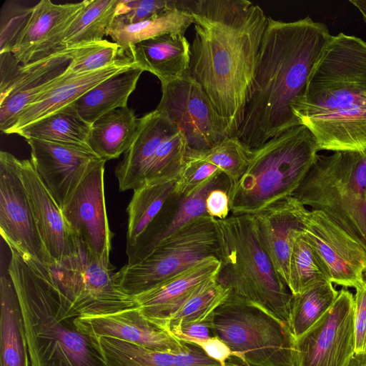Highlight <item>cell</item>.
Masks as SVG:
<instances>
[{
  "mask_svg": "<svg viewBox=\"0 0 366 366\" xmlns=\"http://www.w3.org/2000/svg\"><path fill=\"white\" fill-rule=\"evenodd\" d=\"M193 17L188 75L207 93L236 137L252 89L268 24L262 9L247 0L183 1Z\"/></svg>",
  "mask_w": 366,
  "mask_h": 366,
  "instance_id": "6da1fadb",
  "label": "cell"
},
{
  "mask_svg": "<svg viewBox=\"0 0 366 366\" xmlns=\"http://www.w3.org/2000/svg\"><path fill=\"white\" fill-rule=\"evenodd\" d=\"M332 35L310 16L282 21L268 16L243 121L236 137L254 149L300 125L292 108Z\"/></svg>",
  "mask_w": 366,
  "mask_h": 366,
  "instance_id": "7a4b0ae2",
  "label": "cell"
},
{
  "mask_svg": "<svg viewBox=\"0 0 366 366\" xmlns=\"http://www.w3.org/2000/svg\"><path fill=\"white\" fill-rule=\"evenodd\" d=\"M292 111L319 151H365L366 42L344 33L332 36Z\"/></svg>",
  "mask_w": 366,
  "mask_h": 366,
  "instance_id": "3957f363",
  "label": "cell"
},
{
  "mask_svg": "<svg viewBox=\"0 0 366 366\" xmlns=\"http://www.w3.org/2000/svg\"><path fill=\"white\" fill-rule=\"evenodd\" d=\"M8 272L16 291L31 366H109L97 337L75 325L77 316L64 306L45 268L10 249Z\"/></svg>",
  "mask_w": 366,
  "mask_h": 366,
  "instance_id": "277c9868",
  "label": "cell"
},
{
  "mask_svg": "<svg viewBox=\"0 0 366 366\" xmlns=\"http://www.w3.org/2000/svg\"><path fill=\"white\" fill-rule=\"evenodd\" d=\"M218 279L229 296L257 307L289 327L292 295L262 247L254 215L215 219Z\"/></svg>",
  "mask_w": 366,
  "mask_h": 366,
  "instance_id": "5b68a950",
  "label": "cell"
},
{
  "mask_svg": "<svg viewBox=\"0 0 366 366\" xmlns=\"http://www.w3.org/2000/svg\"><path fill=\"white\" fill-rule=\"evenodd\" d=\"M318 151L315 136L302 124L252 149L244 172L227 189L232 214L254 215L293 196L314 164Z\"/></svg>",
  "mask_w": 366,
  "mask_h": 366,
  "instance_id": "8992f818",
  "label": "cell"
},
{
  "mask_svg": "<svg viewBox=\"0 0 366 366\" xmlns=\"http://www.w3.org/2000/svg\"><path fill=\"white\" fill-rule=\"evenodd\" d=\"M214 336L249 366H298L296 340L288 327L230 296L213 312Z\"/></svg>",
  "mask_w": 366,
  "mask_h": 366,
  "instance_id": "52a82bcc",
  "label": "cell"
},
{
  "mask_svg": "<svg viewBox=\"0 0 366 366\" xmlns=\"http://www.w3.org/2000/svg\"><path fill=\"white\" fill-rule=\"evenodd\" d=\"M76 239L73 254L45 267L64 306L77 317L105 315L138 307L134 297L118 288L111 262L96 258Z\"/></svg>",
  "mask_w": 366,
  "mask_h": 366,
  "instance_id": "ba28073f",
  "label": "cell"
},
{
  "mask_svg": "<svg viewBox=\"0 0 366 366\" xmlns=\"http://www.w3.org/2000/svg\"><path fill=\"white\" fill-rule=\"evenodd\" d=\"M218 257L214 218L201 216L160 243L145 259L116 272L118 288L135 297L199 261Z\"/></svg>",
  "mask_w": 366,
  "mask_h": 366,
  "instance_id": "9c48e42d",
  "label": "cell"
},
{
  "mask_svg": "<svg viewBox=\"0 0 366 366\" xmlns=\"http://www.w3.org/2000/svg\"><path fill=\"white\" fill-rule=\"evenodd\" d=\"M293 197L325 213L366 247V194L348 174V152L317 154Z\"/></svg>",
  "mask_w": 366,
  "mask_h": 366,
  "instance_id": "30bf717a",
  "label": "cell"
},
{
  "mask_svg": "<svg viewBox=\"0 0 366 366\" xmlns=\"http://www.w3.org/2000/svg\"><path fill=\"white\" fill-rule=\"evenodd\" d=\"M156 109L182 132L187 149H209L229 137L227 124L208 95L189 75L162 85Z\"/></svg>",
  "mask_w": 366,
  "mask_h": 366,
  "instance_id": "8fae6325",
  "label": "cell"
},
{
  "mask_svg": "<svg viewBox=\"0 0 366 366\" xmlns=\"http://www.w3.org/2000/svg\"><path fill=\"white\" fill-rule=\"evenodd\" d=\"M0 232L10 249L32 262L53 263L39 234L20 172V159L0 152Z\"/></svg>",
  "mask_w": 366,
  "mask_h": 366,
  "instance_id": "7c38bea8",
  "label": "cell"
},
{
  "mask_svg": "<svg viewBox=\"0 0 366 366\" xmlns=\"http://www.w3.org/2000/svg\"><path fill=\"white\" fill-rule=\"evenodd\" d=\"M355 297L346 289L324 317L296 340L298 366H346L355 353Z\"/></svg>",
  "mask_w": 366,
  "mask_h": 366,
  "instance_id": "4fadbf2b",
  "label": "cell"
},
{
  "mask_svg": "<svg viewBox=\"0 0 366 366\" xmlns=\"http://www.w3.org/2000/svg\"><path fill=\"white\" fill-rule=\"evenodd\" d=\"M102 160L81 180L61 212L73 234L97 259L109 263L113 234L106 211Z\"/></svg>",
  "mask_w": 366,
  "mask_h": 366,
  "instance_id": "5bb4252c",
  "label": "cell"
},
{
  "mask_svg": "<svg viewBox=\"0 0 366 366\" xmlns=\"http://www.w3.org/2000/svg\"><path fill=\"white\" fill-rule=\"evenodd\" d=\"M82 45L64 47L43 59L18 66L9 81L0 86L2 132L6 134L13 127L26 107L68 75L66 68Z\"/></svg>",
  "mask_w": 366,
  "mask_h": 366,
  "instance_id": "9a60e30c",
  "label": "cell"
},
{
  "mask_svg": "<svg viewBox=\"0 0 366 366\" xmlns=\"http://www.w3.org/2000/svg\"><path fill=\"white\" fill-rule=\"evenodd\" d=\"M304 233L327 265L332 283L357 288L366 272V247L325 213L310 212Z\"/></svg>",
  "mask_w": 366,
  "mask_h": 366,
  "instance_id": "2e32d148",
  "label": "cell"
},
{
  "mask_svg": "<svg viewBox=\"0 0 366 366\" xmlns=\"http://www.w3.org/2000/svg\"><path fill=\"white\" fill-rule=\"evenodd\" d=\"M26 140L37 175L61 209L84 177L104 160L86 149L36 139Z\"/></svg>",
  "mask_w": 366,
  "mask_h": 366,
  "instance_id": "e0dca14e",
  "label": "cell"
},
{
  "mask_svg": "<svg viewBox=\"0 0 366 366\" xmlns=\"http://www.w3.org/2000/svg\"><path fill=\"white\" fill-rule=\"evenodd\" d=\"M87 2L56 4L41 0L34 5L11 51L17 62L24 65L64 48L61 45L63 35Z\"/></svg>",
  "mask_w": 366,
  "mask_h": 366,
  "instance_id": "ac0fdd59",
  "label": "cell"
},
{
  "mask_svg": "<svg viewBox=\"0 0 366 366\" xmlns=\"http://www.w3.org/2000/svg\"><path fill=\"white\" fill-rule=\"evenodd\" d=\"M74 322L87 335L116 338L150 350L178 352L189 347V343L147 319L139 307L105 315L77 317Z\"/></svg>",
  "mask_w": 366,
  "mask_h": 366,
  "instance_id": "d6986e66",
  "label": "cell"
},
{
  "mask_svg": "<svg viewBox=\"0 0 366 366\" xmlns=\"http://www.w3.org/2000/svg\"><path fill=\"white\" fill-rule=\"evenodd\" d=\"M220 268L217 257H208L134 298L147 319L168 331L172 316L206 282L217 277Z\"/></svg>",
  "mask_w": 366,
  "mask_h": 366,
  "instance_id": "ffe728a7",
  "label": "cell"
},
{
  "mask_svg": "<svg viewBox=\"0 0 366 366\" xmlns=\"http://www.w3.org/2000/svg\"><path fill=\"white\" fill-rule=\"evenodd\" d=\"M310 212L291 196L254 214L259 241L287 285L292 246L296 237L305 232Z\"/></svg>",
  "mask_w": 366,
  "mask_h": 366,
  "instance_id": "44dd1931",
  "label": "cell"
},
{
  "mask_svg": "<svg viewBox=\"0 0 366 366\" xmlns=\"http://www.w3.org/2000/svg\"><path fill=\"white\" fill-rule=\"evenodd\" d=\"M20 172L44 245L52 262H59L75 252L76 237L61 208L37 175L31 159L20 160Z\"/></svg>",
  "mask_w": 366,
  "mask_h": 366,
  "instance_id": "7402d4cb",
  "label": "cell"
},
{
  "mask_svg": "<svg viewBox=\"0 0 366 366\" xmlns=\"http://www.w3.org/2000/svg\"><path fill=\"white\" fill-rule=\"evenodd\" d=\"M136 64L128 56L94 71L68 75L26 107L19 114L13 127L6 134H16L30 124L73 104L90 89Z\"/></svg>",
  "mask_w": 366,
  "mask_h": 366,
  "instance_id": "603a6c76",
  "label": "cell"
},
{
  "mask_svg": "<svg viewBox=\"0 0 366 366\" xmlns=\"http://www.w3.org/2000/svg\"><path fill=\"white\" fill-rule=\"evenodd\" d=\"M177 128L157 109L139 118L135 139L115 169L120 191L134 190L144 184L145 173L159 147Z\"/></svg>",
  "mask_w": 366,
  "mask_h": 366,
  "instance_id": "cb8c5ba5",
  "label": "cell"
},
{
  "mask_svg": "<svg viewBox=\"0 0 366 366\" xmlns=\"http://www.w3.org/2000/svg\"><path fill=\"white\" fill-rule=\"evenodd\" d=\"M190 46L184 35L167 34L138 42L126 54L163 85L188 75Z\"/></svg>",
  "mask_w": 366,
  "mask_h": 366,
  "instance_id": "d4e9b609",
  "label": "cell"
},
{
  "mask_svg": "<svg viewBox=\"0 0 366 366\" xmlns=\"http://www.w3.org/2000/svg\"><path fill=\"white\" fill-rule=\"evenodd\" d=\"M0 366H29L22 312L8 271L0 278Z\"/></svg>",
  "mask_w": 366,
  "mask_h": 366,
  "instance_id": "484cf974",
  "label": "cell"
},
{
  "mask_svg": "<svg viewBox=\"0 0 366 366\" xmlns=\"http://www.w3.org/2000/svg\"><path fill=\"white\" fill-rule=\"evenodd\" d=\"M143 71L135 64L101 82L71 104L80 117L92 125L105 114L127 107L128 98Z\"/></svg>",
  "mask_w": 366,
  "mask_h": 366,
  "instance_id": "4316f807",
  "label": "cell"
},
{
  "mask_svg": "<svg viewBox=\"0 0 366 366\" xmlns=\"http://www.w3.org/2000/svg\"><path fill=\"white\" fill-rule=\"evenodd\" d=\"M138 124L134 110L127 107L114 109L92 124L89 146L102 159H117L133 143Z\"/></svg>",
  "mask_w": 366,
  "mask_h": 366,
  "instance_id": "83f0119b",
  "label": "cell"
},
{
  "mask_svg": "<svg viewBox=\"0 0 366 366\" xmlns=\"http://www.w3.org/2000/svg\"><path fill=\"white\" fill-rule=\"evenodd\" d=\"M193 24V17L183 4L178 1L177 7L162 11L144 21L126 24L115 19L107 35L125 53L135 44L167 34L184 35Z\"/></svg>",
  "mask_w": 366,
  "mask_h": 366,
  "instance_id": "f1b7e54d",
  "label": "cell"
},
{
  "mask_svg": "<svg viewBox=\"0 0 366 366\" xmlns=\"http://www.w3.org/2000/svg\"><path fill=\"white\" fill-rule=\"evenodd\" d=\"M91 126L70 104L24 127L16 134L25 139H40L92 151L89 146Z\"/></svg>",
  "mask_w": 366,
  "mask_h": 366,
  "instance_id": "f546056e",
  "label": "cell"
},
{
  "mask_svg": "<svg viewBox=\"0 0 366 366\" xmlns=\"http://www.w3.org/2000/svg\"><path fill=\"white\" fill-rule=\"evenodd\" d=\"M177 179H164L144 183L134 189L127 207V247L135 244L173 195Z\"/></svg>",
  "mask_w": 366,
  "mask_h": 366,
  "instance_id": "4dcf8cb0",
  "label": "cell"
},
{
  "mask_svg": "<svg viewBox=\"0 0 366 366\" xmlns=\"http://www.w3.org/2000/svg\"><path fill=\"white\" fill-rule=\"evenodd\" d=\"M120 0H88L64 32L61 45L70 47L103 40L118 14Z\"/></svg>",
  "mask_w": 366,
  "mask_h": 366,
  "instance_id": "1f68e13d",
  "label": "cell"
},
{
  "mask_svg": "<svg viewBox=\"0 0 366 366\" xmlns=\"http://www.w3.org/2000/svg\"><path fill=\"white\" fill-rule=\"evenodd\" d=\"M97 338L127 356L137 366H222L199 347L191 343L187 350L174 352L150 350L116 338Z\"/></svg>",
  "mask_w": 366,
  "mask_h": 366,
  "instance_id": "d6a6232c",
  "label": "cell"
},
{
  "mask_svg": "<svg viewBox=\"0 0 366 366\" xmlns=\"http://www.w3.org/2000/svg\"><path fill=\"white\" fill-rule=\"evenodd\" d=\"M339 291L332 282H322L292 295L289 329L295 340L314 327L333 305Z\"/></svg>",
  "mask_w": 366,
  "mask_h": 366,
  "instance_id": "836d02e7",
  "label": "cell"
},
{
  "mask_svg": "<svg viewBox=\"0 0 366 366\" xmlns=\"http://www.w3.org/2000/svg\"><path fill=\"white\" fill-rule=\"evenodd\" d=\"M322 282H332L329 269L305 234L301 233L292 246L287 286L292 295H297Z\"/></svg>",
  "mask_w": 366,
  "mask_h": 366,
  "instance_id": "e575fe53",
  "label": "cell"
},
{
  "mask_svg": "<svg viewBox=\"0 0 366 366\" xmlns=\"http://www.w3.org/2000/svg\"><path fill=\"white\" fill-rule=\"evenodd\" d=\"M229 294L230 290L217 277L208 281L172 316L168 331L174 325L207 320Z\"/></svg>",
  "mask_w": 366,
  "mask_h": 366,
  "instance_id": "d590c367",
  "label": "cell"
},
{
  "mask_svg": "<svg viewBox=\"0 0 366 366\" xmlns=\"http://www.w3.org/2000/svg\"><path fill=\"white\" fill-rule=\"evenodd\" d=\"M192 150L202 159L219 167L229 181V186L242 177L252 153V149L237 137H227L209 149Z\"/></svg>",
  "mask_w": 366,
  "mask_h": 366,
  "instance_id": "8d00e7d4",
  "label": "cell"
},
{
  "mask_svg": "<svg viewBox=\"0 0 366 366\" xmlns=\"http://www.w3.org/2000/svg\"><path fill=\"white\" fill-rule=\"evenodd\" d=\"M123 51L115 42L106 39L82 45L70 61L66 70L71 74L97 71L116 62Z\"/></svg>",
  "mask_w": 366,
  "mask_h": 366,
  "instance_id": "74e56055",
  "label": "cell"
},
{
  "mask_svg": "<svg viewBox=\"0 0 366 366\" xmlns=\"http://www.w3.org/2000/svg\"><path fill=\"white\" fill-rule=\"evenodd\" d=\"M224 174L214 164L199 157L187 149L184 163L177 178L173 195L187 197L211 181Z\"/></svg>",
  "mask_w": 366,
  "mask_h": 366,
  "instance_id": "f35d334b",
  "label": "cell"
},
{
  "mask_svg": "<svg viewBox=\"0 0 366 366\" xmlns=\"http://www.w3.org/2000/svg\"><path fill=\"white\" fill-rule=\"evenodd\" d=\"M33 6L6 1L1 9L0 54L11 52L31 14Z\"/></svg>",
  "mask_w": 366,
  "mask_h": 366,
  "instance_id": "ab89813d",
  "label": "cell"
},
{
  "mask_svg": "<svg viewBox=\"0 0 366 366\" xmlns=\"http://www.w3.org/2000/svg\"><path fill=\"white\" fill-rule=\"evenodd\" d=\"M177 6L178 1L173 0H120L115 19L126 24H134Z\"/></svg>",
  "mask_w": 366,
  "mask_h": 366,
  "instance_id": "60d3db41",
  "label": "cell"
},
{
  "mask_svg": "<svg viewBox=\"0 0 366 366\" xmlns=\"http://www.w3.org/2000/svg\"><path fill=\"white\" fill-rule=\"evenodd\" d=\"M355 297V353L366 355V272Z\"/></svg>",
  "mask_w": 366,
  "mask_h": 366,
  "instance_id": "b9f144b4",
  "label": "cell"
},
{
  "mask_svg": "<svg viewBox=\"0 0 366 366\" xmlns=\"http://www.w3.org/2000/svg\"><path fill=\"white\" fill-rule=\"evenodd\" d=\"M212 315L205 321L189 322L172 325L169 327V332L177 340L184 342L195 344L204 341L214 336L211 324Z\"/></svg>",
  "mask_w": 366,
  "mask_h": 366,
  "instance_id": "7bdbcfd3",
  "label": "cell"
},
{
  "mask_svg": "<svg viewBox=\"0 0 366 366\" xmlns=\"http://www.w3.org/2000/svg\"><path fill=\"white\" fill-rule=\"evenodd\" d=\"M205 205L207 212L210 217L220 219L228 217L230 208L227 192L223 188L212 189L206 198Z\"/></svg>",
  "mask_w": 366,
  "mask_h": 366,
  "instance_id": "ee69618b",
  "label": "cell"
},
{
  "mask_svg": "<svg viewBox=\"0 0 366 366\" xmlns=\"http://www.w3.org/2000/svg\"><path fill=\"white\" fill-rule=\"evenodd\" d=\"M194 345L199 347L207 356L219 362L222 366H226L227 362L233 357V352L229 347L217 336H213Z\"/></svg>",
  "mask_w": 366,
  "mask_h": 366,
  "instance_id": "f6af8a7d",
  "label": "cell"
},
{
  "mask_svg": "<svg viewBox=\"0 0 366 366\" xmlns=\"http://www.w3.org/2000/svg\"><path fill=\"white\" fill-rule=\"evenodd\" d=\"M104 355L109 366H132L114 355L110 353H104Z\"/></svg>",
  "mask_w": 366,
  "mask_h": 366,
  "instance_id": "bcb514c9",
  "label": "cell"
},
{
  "mask_svg": "<svg viewBox=\"0 0 366 366\" xmlns=\"http://www.w3.org/2000/svg\"><path fill=\"white\" fill-rule=\"evenodd\" d=\"M346 366H366V355L354 353Z\"/></svg>",
  "mask_w": 366,
  "mask_h": 366,
  "instance_id": "7dc6e473",
  "label": "cell"
},
{
  "mask_svg": "<svg viewBox=\"0 0 366 366\" xmlns=\"http://www.w3.org/2000/svg\"><path fill=\"white\" fill-rule=\"evenodd\" d=\"M350 2L359 10L366 22V0H350Z\"/></svg>",
  "mask_w": 366,
  "mask_h": 366,
  "instance_id": "c3c4849f",
  "label": "cell"
},
{
  "mask_svg": "<svg viewBox=\"0 0 366 366\" xmlns=\"http://www.w3.org/2000/svg\"><path fill=\"white\" fill-rule=\"evenodd\" d=\"M226 366H249V365H247L242 363V362H240L239 360H238L237 362H234V361H231V360L229 359L227 362Z\"/></svg>",
  "mask_w": 366,
  "mask_h": 366,
  "instance_id": "681fc988",
  "label": "cell"
}]
</instances>
